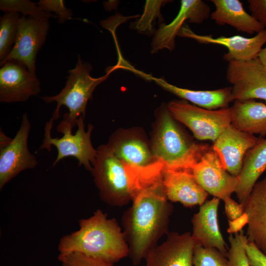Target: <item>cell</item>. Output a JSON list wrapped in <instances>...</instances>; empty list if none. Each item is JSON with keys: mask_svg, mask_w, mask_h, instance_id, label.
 Listing matches in <instances>:
<instances>
[{"mask_svg": "<svg viewBox=\"0 0 266 266\" xmlns=\"http://www.w3.org/2000/svg\"><path fill=\"white\" fill-rule=\"evenodd\" d=\"M163 167L159 161L145 167H134L132 204L124 212L122 225L128 256L135 266L168 233L173 206L165 193Z\"/></svg>", "mask_w": 266, "mask_h": 266, "instance_id": "1", "label": "cell"}, {"mask_svg": "<svg viewBox=\"0 0 266 266\" xmlns=\"http://www.w3.org/2000/svg\"><path fill=\"white\" fill-rule=\"evenodd\" d=\"M79 229L61 237L59 254L77 252L112 264L129 256L123 230L115 218H107L101 209L79 220Z\"/></svg>", "mask_w": 266, "mask_h": 266, "instance_id": "2", "label": "cell"}, {"mask_svg": "<svg viewBox=\"0 0 266 266\" xmlns=\"http://www.w3.org/2000/svg\"><path fill=\"white\" fill-rule=\"evenodd\" d=\"M156 115L150 146L154 158L166 168L191 169L211 147L207 144L191 141L170 114L167 104H162Z\"/></svg>", "mask_w": 266, "mask_h": 266, "instance_id": "3", "label": "cell"}, {"mask_svg": "<svg viewBox=\"0 0 266 266\" xmlns=\"http://www.w3.org/2000/svg\"><path fill=\"white\" fill-rule=\"evenodd\" d=\"M92 69L91 64L83 61L78 55L75 66L68 70L66 85L62 90L55 96L41 97L46 103L57 102L56 108L51 117L54 121L60 117V109L63 105L68 109L69 112L64 114V119L61 122L71 128L77 125L79 117L85 118L87 104L94 90L105 80L112 71L108 69L106 75L94 78L90 75Z\"/></svg>", "mask_w": 266, "mask_h": 266, "instance_id": "4", "label": "cell"}, {"mask_svg": "<svg viewBox=\"0 0 266 266\" xmlns=\"http://www.w3.org/2000/svg\"><path fill=\"white\" fill-rule=\"evenodd\" d=\"M97 151L91 172L100 199L113 206L127 205L132 198L134 166L118 159L106 144Z\"/></svg>", "mask_w": 266, "mask_h": 266, "instance_id": "5", "label": "cell"}, {"mask_svg": "<svg viewBox=\"0 0 266 266\" xmlns=\"http://www.w3.org/2000/svg\"><path fill=\"white\" fill-rule=\"evenodd\" d=\"M84 119L83 117L78 119V129L74 134L72 133V128L61 122L57 127L58 132L63 134L61 138H52L51 136L54 120L51 118L46 123L43 142L39 149H46L50 152L52 145L56 147L58 154L53 166L65 158L72 157L78 161L79 166H83L86 169L91 171L92 166L96 161L97 151L93 147L91 141V134L94 127L92 124H89L86 131Z\"/></svg>", "mask_w": 266, "mask_h": 266, "instance_id": "6", "label": "cell"}, {"mask_svg": "<svg viewBox=\"0 0 266 266\" xmlns=\"http://www.w3.org/2000/svg\"><path fill=\"white\" fill-rule=\"evenodd\" d=\"M173 117L186 126L199 140L213 142L231 125V107L207 109L184 100H173L167 104Z\"/></svg>", "mask_w": 266, "mask_h": 266, "instance_id": "7", "label": "cell"}, {"mask_svg": "<svg viewBox=\"0 0 266 266\" xmlns=\"http://www.w3.org/2000/svg\"><path fill=\"white\" fill-rule=\"evenodd\" d=\"M49 28V19L22 16L15 44L8 57L0 63V66L9 60H15L23 63L30 72L35 74L37 54L45 42Z\"/></svg>", "mask_w": 266, "mask_h": 266, "instance_id": "8", "label": "cell"}, {"mask_svg": "<svg viewBox=\"0 0 266 266\" xmlns=\"http://www.w3.org/2000/svg\"><path fill=\"white\" fill-rule=\"evenodd\" d=\"M227 81L235 100L261 99L266 101V70L258 58L228 63Z\"/></svg>", "mask_w": 266, "mask_h": 266, "instance_id": "9", "label": "cell"}, {"mask_svg": "<svg viewBox=\"0 0 266 266\" xmlns=\"http://www.w3.org/2000/svg\"><path fill=\"white\" fill-rule=\"evenodd\" d=\"M31 125L28 114L22 117L21 125L14 138L0 148V190L22 171L34 168L37 161L29 150L28 138Z\"/></svg>", "mask_w": 266, "mask_h": 266, "instance_id": "10", "label": "cell"}, {"mask_svg": "<svg viewBox=\"0 0 266 266\" xmlns=\"http://www.w3.org/2000/svg\"><path fill=\"white\" fill-rule=\"evenodd\" d=\"M200 185L208 193L223 201L235 192L238 179L224 167L220 158L211 147L191 167Z\"/></svg>", "mask_w": 266, "mask_h": 266, "instance_id": "11", "label": "cell"}, {"mask_svg": "<svg viewBox=\"0 0 266 266\" xmlns=\"http://www.w3.org/2000/svg\"><path fill=\"white\" fill-rule=\"evenodd\" d=\"M40 91V83L35 74L29 71L22 63L7 61L0 68V102L13 103L27 101Z\"/></svg>", "mask_w": 266, "mask_h": 266, "instance_id": "12", "label": "cell"}, {"mask_svg": "<svg viewBox=\"0 0 266 266\" xmlns=\"http://www.w3.org/2000/svg\"><path fill=\"white\" fill-rule=\"evenodd\" d=\"M178 36L192 38L200 43L225 46L228 52L224 55L223 59L228 63L232 61H247L257 58L263 46L266 43V29L252 37L240 35L214 37L212 35L197 34L185 25L181 28Z\"/></svg>", "mask_w": 266, "mask_h": 266, "instance_id": "13", "label": "cell"}, {"mask_svg": "<svg viewBox=\"0 0 266 266\" xmlns=\"http://www.w3.org/2000/svg\"><path fill=\"white\" fill-rule=\"evenodd\" d=\"M210 8L204 1L181 0L176 17L167 25L161 24L154 34L151 44V53H156L164 49L173 50L175 48V38L185 21L200 24L210 17Z\"/></svg>", "mask_w": 266, "mask_h": 266, "instance_id": "14", "label": "cell"}, {"mask_svg": "<svg viewBox=\"0 0 266 266\" xmlns=\"http://www.w3.org/2000/svg\"><path fill=\"white\" fill-rule=\"evenodd\" d=\"M259 138L239 131L231 125L214 141L212 148L225 169L232 175L238 177L245 154Z\"/></svg>", "mask_w": 266, "mask_h": 266, "instance_id": "15", "label": "cell"}, {"mask_svg": "<svg viewBox=\"0 0 266 266\" xmlns=\"http://www.w3.org/2000/svg\"><path fill=\"white\" fill-rule=\"evenodd\" d=\"M120 160L135 167H143L157 162L144 135L139 130H118L106 144Z\"/></svg>", "mask_w": 266, "mask_h": 266, "instance_id": "16", "label": "cell"}, {"mask_svg": "<svg viewBox=\"0 0 266 266\" xmlns=\"http://www.w3.org/2000/svg\"><path fill=\"white\" fill-rule=\"evenodd\" d=\"M166 240L157 245L145 258V266H194L195 243L192 234L168 233Z\"/></svg>", "mask_w": 266, "mask_h": 266, "instance_id": "17", "label": "cell"}, {"mask_svg": "<svg viewBox=\"0 0 266 266\" xmlns=\"http://www.w3.org/2000/svg\"><path fill=\"white\" fill-rule=\"evenodd\" d=\"M163 182L168 201L179 202L186 207L203 204L208 194L200 185L191 169L162 170Z\"/></svg>", "mask_w": 266, "mask_h": 266, "instance_id": "18", "label": "cell"}, {"mask_svg": "<svg viewBox=\"0 0 266 266\" xmlns=\"http://www.w3.org/2000/svg\"><path fill=\"white\" fill-rule=\"evenodd\" d=\"M219 198L213 197L200 205L191 220L192 238L196 244L206 248H215L226 257L227 244L219 229L218 222Z\"/></svg>", "mask_w": 266, "mask_h": 266, "instance_id": "19", "label": "cell"}, {"mask_svg": "<svg viewBox=\"0 0 266 266\" xmlns=\"http://www.w3.org/2000/svg\"><path fill=\"white\" fill-rule=\"evenodd\" d=\"M243 205L248 241L266 256V176L255 184Z\"/></svg>", "mask_w": 266, "mask_h": 266, "instance_id": "20", "label": "cell"}, {"mask_svg": "<svg viewBox=\"0 0 266 266\" xmlns=\"http://www.w3.org/2000/svg\"><path fill=\"white\" fill-rule=\"evenodd\" d=\"M144 77L154 81L163 89L181 100L201 108L210 110L226 108L234 101L231 87L214 90H193L172 85L162 78H156L146 74Z\"/></svg>", "mask_w": 266, "mask_h": 266, "instance_id": "21", "label": "cell"}, {"mask_svg": "<svg viewBox=\"0 0 266 266\" xmlns=\"http://www.w3.org/2000/svg\"><path fill=\"white\" fill-rule=\"evenodd\" d=\"M215 10L210 18L217 25H230L237 31L251 34L259 33L265 27L244 9L239 0H211Z\"/></svg>", "mask_w": 266, "mask_h": 266, "instance_id": "22", "label": "cell"}, {"mask_svg": "<svg viewBox=\"0 0 266 266\" xmlns=\"http://www.w3.org/2000/svg\"><path fill=\"white\" fill-rule=\"evenodd\" d=\"M266 170V139L260 137L245 154L242 169L238 176L235 191L240 203L244 204L259 178Z\"/></svg>", "mask_w": 266, "mask_h": 266, "instance_id": "23", "label": "cell"}, {"mask_svg": "<svg viewBox=\"0 0 266 266\" xmlns=\"http://www.w3.org/2000/svg\"><path fill=\"white\" fill-rule=\"evenodd\" d=\"M231 109V125L251 134L266 135V104L255 100H235Z\"/></svg>", "mask_w": 266, "mask_h": 266, "instance_id": "24", "label": "cell"}, {"mask_svg": "<svg viewBox=\"0 0 266 266\" xmlns=\"http://www.w3.org/2000/svg\"><path fill=\"white\" fill-rule=\"evenodd\" d=\"M20 14L5 12L0 18V63L8 57L15 44Z\"/></svg>", "mask_w": 266, "mask_h": 266, "instance_id": "25", "label": "cell"}, {"mask_svg": "<svg viewBox=\"0 0 266 266\" xmlns=\"http://www.w3.org/2000/svg\"><path fill=\"white\" fill-rule=\"evenodd\" d=\"M0 10L5 12L21 13L22 16L36 19L58 18L52 13L43 11L38 3L29 0H0Z\"/></svg>", "mask_w": 266, "mask_h": 266, "instance_id": "26", "label": "cell"}, {"mask_svg": "<svg viewBox=\"0 0 266 266\" xmlns=\"http://www.w3.org/2000/svg\"><path fill=\"white\" fill-rule=\"evenodd\" d=\"M228 239L230 245L227 256L229 266H250L246 251L248 242L246 235L240 231L234 236L231 234Z\"/></svg>", "mask_w": 266, "mask_h": 266, "instance_id": "27", "label": "cell"}, {"mask_svg": "<svg viewBox=\"0 0 266 266\" xmlns=\"http://www.w3.org/2000/svg\"><path fill=\"white\" fill-rule=\"evenodd\" d=\"M194 266H229L227 257L215 248H206L195 244L193 257Z\"/></svg>", "mask_w": 266, "mask_h": 266, "instance_id": "28", "label": "cell"}, {"mask_svg": "<svg viewBox=\"0 0 266 266\" xmlns=\"http://www.w3.org/2000/svg\"><path fill=\"white\" fill-rule=\"evenodd\" d=\"M58 259L62 266H114V264L77 252L59 254Z\"/></svg>", "mask_w": 266, "mask_h": 266, "instance_id": "29", "label": "cell"}, {"mask_svg": "<svg viewBox=\"0 0 266 266\" xmlns=\"http://www.w3.org/2000/svg\"><path fill=\"white\" fill-rule=\"evenodd\" d=\"M164 0H147L142 15L135 23L134 27L139 32L151 31L154 19L160 17V9Z\"/></svg>", "mask_w": 266, "mask_h": 266, "instance_id": "30", "label": "cell"}, {"mask_svg": "<svg viewBox=\"0 0 266 266\" xmlns=\"http://www.w3.org/2000/svg\"><path fill=\"white\" fill-rule=\"evenodd\" d=\"M38 5L46 12L52 13V12H54L61 24L72 19V11L65 6L63 0H40Z\"/></svg>", "mask_w": 266, "mask_h": 266, "instance_id": "31", "label": "cell"}, {"mask_svg": "<svg viewBox=\"0 0 266 266\" xmlns=\"http://www.w3.org/2000/svg\"><path fill=\"white\" fill-rule=\"evenodd\" d=\"M251 15L265 27H266V0H248Z\"/></svg>", "mask_w": 266, "mask_h": 266, "instance_id": "32", "label": "cell"}, {"mask_svg": "<svg viewBox=\"0 0 266 266\" xmlns=\"http://www.w3.org/2000/svg\"><path fill=\"white\" fill-rule=\"evenodd\" d=\"M246 251L250 266H266V256L253 242L248 241Z\"/></svg>", "mask_w": 266, "mask_h": 266, "instance_id": "33", "label": "cell"}, {"mask_svg": "<svg viewBox=\"0 0 266 266\" xmlns=\"http://www.w3.org/2000/svg\"><path fill=\"white\" fill-rule=\"evenodd\" d=\"M226 214L229 221L237 220L244 214L243 204L238 203L231 198L224 200Z\"/></svg>", "mask_w": 266, "mask_h": 266, "instance_id": "34", "label": "cell"}, {"mask_svg": "<svg viewBox=\"0 0 266 266\" xmlns=\"http://www.w3.org/2000/svg\"><path fill=\"white\" fill-rule=\"evenodd\" d=\"M258 59L266 70V46L262 48L258 56Z\"/></svg>", "mask_w": 266, "mask_h": 266, "instance_id": "35", "label": "cell"}, {"mask_svg": "<svg viewBox=\"0 0 266 266\" xmlns=\"http://www.w3.org/2000/svg\"><path fill=\"white\" fill-rule=\"evenodd\" d=\"M0 148H3L8 145L12 139L6 136L3 132L0 131Z\"/></svg>", "mask_w": 266, "mask_h": 266, "instance_id": "36", "label": "cell"}]
</instances>
